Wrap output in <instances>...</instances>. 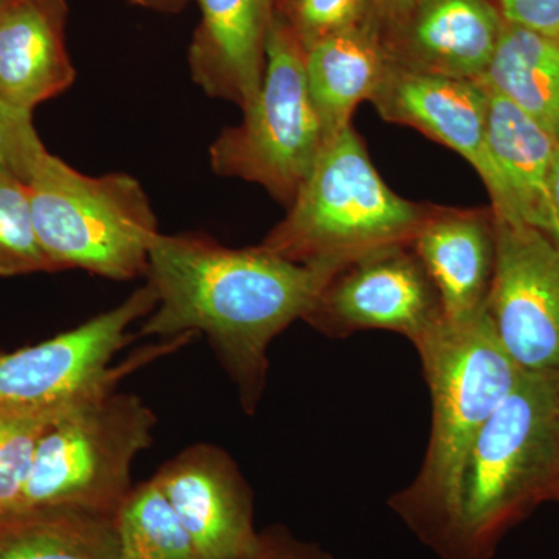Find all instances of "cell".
<instances>
[{
    "label": "cell",
    "instance_id": "obj_20",
    "mask_svg": "<svg viewBox=\"0 0 559 559\" xmlns=\"http://www.w3.org/2000/svg\"><path fill=\"white\" fill-rule=\"evenodd\" d=\"M481 81L558 140V39L506 22Z\"/></svg>",
    "mask_w": 559,
    "mask_h": 559
},
{
    "label": "cell",
    "instance_id": "obj_14",
    "mask_svg": "<svg viewBox=\"0 0 559 559\" xmlns=\"http://www.w3.org/2000/svg\"><path fill=\"white\" fill-rule=\"evenodd\" d=\"M201 22L189 50L191 79L210 98L246 110L266 72L272 0H198Z\"/></svg>",
    "mask_w": 559,
    "mask_h": 559
},
{
    "label": "cell",
    "instance_id": "obj_25",
    "mask_svg": "<svg viewBox=\"0 0 559 559\" xmlns=\"http://www.w3.org/2000/svg\"><path fill=\"white\" fill-rule=\"evenodd\" d=\"M46 153L33 124V114L0 95V165L27 183Z\"/></svg>",
    "mask_w": 559,
    "mask_h": 559
},
{
    "label": "cell",
    "instance_id": "obj_31",
    "mask_svg": "<svg viewBox=\"0 0 559 559\" xmlns=\"http://www.w3.org/2000/svg\"><path fill=\"white\" fill-rule=\"evenodd\" d=\"M274 2V10L275 11H282L285 9L286 3H288V0H272Z\"/></svg>",
    "mask_w": 559,
    "mask_h": 559
},
{
    "label": "cell",
    "instance_id": "obj_24",
    "mask_svg": "<svg viewBox=\"0 0 559 559\" xmlns=\"http://www.w3.org/2000/svg\"><path fill=\"white\" fill-rule=\"evenodd\" d=\"M282 14L304 50L366 21L367 0H288Z\"/></svg>",
    "mask_w": 559,
    "mask_h": 559
},
{
    "label": "cell",
    "instance_id": "obj_9",
    "mask_svg": "<svg viewBox=\"0 0 559 559\" xmlns=\"http://www.w3.org/2000/svg\"><path fill=\"white\" fill-rule=\"evenodd\" d=\"M495 230L485 310L496 337L521 371L559 373V250L520 221L495 215Z\"/></svg>",
    "mask_w": 559,
    "mask_h": 559
},
{
    "label": "cell",
    "instance_id": "obj_17",
    "mask_svg": "<svg viewBox=\"0 0 559 559\" xmlns=\"http://www.w3.org/2000/svg\"><path fill=\"white\" fill-rule=\"evenodd\" d=\"M488 95L489 154L502 178L514 216L543 234L559 250V218L551 194L557 140L491 87Z\"/></svg>",
    "mask_w": 559,
    "mask_h": 559
},
{
    "label": "cell",
    "instance_id": "obj_7",
    "mask_svg": "<svg viewBox=\"0 0 559 559\" xmlns=\"http://www.w3.org/2000/svg\"><path fill=\"white\" fill-rule=\"evenodd\" d=\"M237 127L210 145V167L223 178L259 183L289 209L326 145L308 92L305 50L275 11L266 44V72L257 100Z\"/></svg>",
    "mask_w": 559,
    "mask_h": 559
},
{
    "label": "cell",
    "instance_id": "obj_4",
    "mask_svg": "<svg viewBox=\"0 0 559 559\" xmlns=\"http://www.w3.org/2000/svg\"><path fill=\"white\" fill-rule=\"evenodd\" d=\"M432 207L392 191L349 124L326 143L285 218L261 246L294 263L344 270L370 253L412 245Z\"/></svg>",
    "mask_w": 559,
    "mask_h": 559
},
{
    "label": "cell",
    "instance_id": "obj_3",
    "mask_svg": "<svg viewBox=\"0 0 559 559\" xmlns=\"http://www.w3.org/2000/svg\"><path fill=\"white\" fill-rule=\"evenodd\" d=\"M415 348L430 390L432 426L417 477L389 506L436 551L450 524L471 447L522 371L499 344L487 310L466 322L441 320Z\"/></svg>",
    "mask_w": 559,
    "mask_h": 559
},
{
    "label": "cell",
    "instance_id": "obj_21",
    "mask_svg": "<svg viewBox=\"0 0 559 559\" xmlns=\"http://www.w3.org/2000/svg\"><path fill=\"white\" fill-rule=\"evenodd\" d=\"M116 521V559H198L190 536L154 479L134 485Z\"/></svg>",
    "mask_w": 559,
    "mask_h": 559
},
{
    "label": "cell",
    "instance_id": "obj_12",
    "mask_svg": "<svg viewBox=\"0 0 559 559\" xmlns=\"http://www.w3.org/2000/svg\"><path fill=\"white\" fill-rule=\"evenodd\" d=\"M157 481L198 559H250L263 544L253 499L237 462L223 448L198 443L160 466Z\"/></svg>",
    "mask_w": 559,
    "mask_h": 559
},
{
    "label": "cell",
    "instance_id": "obj_32",
    "mask_svg": "<svg viewBox=\"0 0 559 559\" xmlns=\"http://www.w3.org/2000/svg\"><path fill=\"white\" fill-rule=\"evenodd\" d=\"M3 2H5V0H0V5H2Z\"/></svg>",
    "mask_w": 559,
    "mask_h": 559
},
{
    "label": "cell",
    "instance_id": "obj_11",
    "mask_svg": "<svg viewBox=\"0 0 559 559\" xmlns=\"http://www.w3.org/2000/svg\"><path fill=\"white\" fill-rule=\"evenodd\" d=\"M370 103L389 123L414 128L460 154L487 187L492 213L518 221L489 154V95L484 81L430 75L390 64Z\"/></svg>",
    "mask_w": 559,
    "mask_h": 559
},
{
    "label": "cell",
    "instance_id": "obj_30",
    "mask_svg": "<svg viewBox=\"0 0 559 559\" xmlns=\"http://www.w3.org/2000/svg\"><path fill=\"white\" fill-rule=\"evenodd\" d=\"M551 194H554V204L559 218V138L557 150H555L554 168H551Z\"/></svg>",
    "mask_w": 559,
    "mask_h": 559
},
{
    "label": "cell",
    "instance_id": "obj_19",
    "mask_svg": "<svg viewBox=\"0 0 559 559\" xmlns=\"http://www.w3.org/2000/svg\"><path fill=\"white\" fill-rule=\"evenodd\" d=\"M117 554L116 516L51 507L0 520V559H116Z\"/></svg>",
    "mask_w": 559,
    "mask_h": 559
},
{
    "label": "cell",
    "instance_id": "obj_6",
    "mask_svg": "<svg viewBox=\"0 0 559 559\" xmlns=\"http://www.w3.org/2000/svg\"><path fill=\"white\" fill-rule=\"evenodd\" d=\"M156 425L145 401L116 389L76 404L39 440L17 511L66 507L117 516Z\"/></svg>",
    "mask_w": 559,
    "mask_h": 559
},
{
    "label": "cell",
    "instance_id": "obj_29",
    "mask_svg": "<svg viewBox=\"0 0 559 559\" xmlns=\"http://www.w3.org/2000/svg\"><path fill=\"white\" fill-rule=\"evenodd\" d=\"M135 5L145 7V9L167 11V13H176L180 11L190 0H130Z\"/></svg>",
    "mask_w": 559,
    "mask_h": 559
},
{
    "label": "cell",
    "instance_id": "obj_1",
    "mask_svg": "<svg viewBox=\"0 0 559 559\" xmlns=\"http://www.w3.org/2000/svg\"><path fill=\"white\" fill-rule=\"evenodd\" d=\"M341 271L331 264L294 263L261 245L234 249L209 235L159 234L146 274L157 305L142 320L139 336L205 334L242 409L253 414L266 388L271 342L304 320Z\"/></svg>",
    "mask_w": 559,
    "mask_h": 559
},
{
    "label": "cell",
    "instance_id": "obj_8",
    "mask_svg": "<svg viewBox=\"0 0 559 559\" xmlns=\"http://www.w3.org/2000/svg\"><path fill=\"white\" fill-rule=\"evenodd\" d=\"M156 305V290L146 282L119 307L75 329L0 353V409H69L116 389L124 371L145 358L119 367H112V360L131 341L132 323L142 322Z\"/></svg>",
    "mask_w": 559,
    "mask_h": 559
},
{
    "label": "cell",
    "instance_id": "obj_18",
    "mask_svg": "<svg viewBox=\"0 0 559 559\" xmlns=\"http://www.w3.org/2000/svg\"><path fill=\"white\" fill-rule=\"evenodd\" d=\"M390 64L381 33L366 21L305 51L308 92L326 143L352 124L359 103L371 100Z\"/></svg>",
    "mask_w": 559,
    "mask_h": 559
},
{
    "label": "cell",
    "instance_id": "obj_15",
    "mask_svg": "<svg viewBox=\"0 0 559 559\" xmlns=\"http://www.w3.org/2000/svg\"><path fill=\"white\" fill-rule=\"evenodd\" d=\"M412 248L439 293L443 318L466 322L485 311L496 263L489 209L432 207Z\"/></svg>",
    "mask_w": 559,
    "mask_h": 559
},
{
    "label": "cell",
    "instance_id": "obj_13",
    "mask_svg": "<svg viewBox=\"0 0 559 559\" xmlns=\"http://www.w3.org/2000/svg\"><path fill=\"white\" fill-rule=\"evenodd\" d=\"M503 25L495 0H417L406 20L382 40L396 68L481 80Z\"/></svg>",
    "mask_w": 559,
    "mask_h": 559
},
{
    "label": "cell",
    "instance_id": "obj_26",
    "mask_svg": "<svg viewBox=\"0 0 559 559\" xmlns=\"http://www.w3.org/2000/svg\"><path fill=\"white\" fill-rule=\"evenodd\" d=\"M503 21L559 40V0H495Z\"/></svg>",
    "mask_w": 559,
    "mask_h": 559
},
{
    "label": "cell",
    "instance_id": "obj_10",
    "mask_svg": "<svg viewBox=\"0 0 559 559\" xmlns=\"http://www.w3.org/2000/svg\"><path fill=\"white\" fill-rule=\"evenodd\" d=\"M443 319L439 293L412 245L353 261L330 280L304 318L323 336L388 330L414 345Z\"/></svg>",
    "mask_w": 559,
    "mask_h": 559
},
{
    "label": "cell",
    "instance_id": "obj_33",
    "mask_svg": "<svg viewBox=\"0 0 559 559\" xmlns=\"http://www.w3.org/2000/svg\"><path fill=\"white\" fill-rule=\"evenodd\" d=\"M558 502H559V498H558Z\"/></svg>",
    "mask_w": 559,
    "mask_h": 559
},
{
    "label": "cell",
    "instance_id": "obj_23",
    "mask_svg": "<svg viewBox=\"0 0 559 559\" xmlns=\"http://www.w3.org/2000/svg\"><path fill=\"white\" fill-rule=\"evenodd\" d=\"M69 409H0V520L20 510L39 440Z\"/></svg>",
    "mask_w": 559,
    "mask_h": 559
},
{
    "label": "cell",
    "instance_id": "obj_28",
    "mask_svg": "<svg viewBox=\"0 0 559 559\" xmlns=\"http://www.w3.org/2000/svg\"><path fill=\"white\" fill-rule=\"evenodd\" d=\"M417 0H367L366 22L377 28L381 36L399 27L414 9Z\"/></svg>",
    "mask_w": 559,
    "mask_h": 559
},
{
    "label": "cell",
    "instance_id": "obj_5",
    "mask_svg": "<svg viewBox=\"0 0 559 559\" xmlns=\"http://www.w3.org/2000/svg\"><path fill=\"white\" fill-rule=\"evenodd\" d=\"M27 187L40 248L58 272L83 270L117 282L146 277L160 231L138 179L83 175L47 151Z\"/></svg>",
    "mask_w": 559,
    "mask_h": 559
},
{
    "label": "cell",
    "instance_id": "obj_22",
    "mask_svg": "<svg viewBox=\"0 0 559 559\" xmlns=\"http://www.w3.org/2000/svg\"><path fill=\"white\" fill-rule=\"evenodd\" d=\"M58 272L40 248L24 180L0 165V278Z\"/></svg>",
    "mask_w": 559,
    "mask_h": 559
},
{
    "label": "cell",
    "instance_id": "obj_27",
    "mask_svg": "<svg viewBox=\"0 0 559 559\" xmlns=\"http://www.w3.org/2000/svg\"><path fill=\"white\" fill-rule=\"evenodd\" d=\"M250 559H334L329 551L316 544L294 538L285 527H272L263 532V544Z\"/></svg>",
    "mask_w": 559,
    "mask_h": 559
},
{
    "label": "cell",
    "instance_id": "obj_2",
    "mask_svg": "<svg viewBox=\"0 0 559 559\" xmlns=\"http://www.w3.org/2000/svg\"><path fill=\"white\" fill-rule=\"evenodd\" d=\"M559 498V373L522 371L480 429L436 554L491 559L503 536Z\"/></svg>",
    "mask_w": 559,
    "mask_h": 559
},
{
    "label": "cell",
    "instance_id": "obj_16",
    "mask_svg": "<svg viewBox=\"0 0 559 559\" xmlns=\"http://www.w3.org/2000/svg\"><path fill=\"white\" fill-rule=\"evenodd\" d=\"M66 20V0H5L0 5V95L16 108L33 114L75 81Z\"/></svg>",
    "mask_w": 559,
    "mask_h": 559
}]
</instances>
